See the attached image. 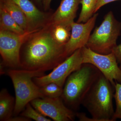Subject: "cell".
Segmentation results:
<instances>
[{
	"mask_svg": "<svg viewBox=\"0 0 121 121\" xmlns=\"http://www.w3.org/2000/svg\"><path fill=\"white\" fill-rule=\"evenodd\" d=\"M26 42L20 69L44 73L67 58L65 44L55 40L48 25L33 34Z\"/></svg>",
	"mask_w": 121,
	"mask_h": 121,
	"instance_id": "cell-1",
	"label": "cell"
},
{
	"mask_svg": "<svg viewBox=\"0 0 121 121\" xmlns=\"http://www.w3.org/2000/svg\"><path fill=\"white\" fill-rule=\"evenodd\" d=\"M115 90L110 81L101 73L82 103L97 121H114L113 105Z\"/></svg>",
	"mask_w": 121,
	"mask_h": 121,
	"instance_id": "cell-2",
	"label": "cell"
},
{
	"mask_svg": "<svg viewBox=\"0 0 121 121\" xmlns=\"http://www.w3.org/2000/svg\"><path fill=\"white\" fill-rule=\"evenodd\" d=\"M101 73L95 66L87 63L72 73L65 82L61 96L66 105L78 110Z\"/></svg>",
	"mask_w": 121,
	"mask_h": 121,
	"instance_id": "cell-3",
	"label": "cell"
},
{
	"mask_svg": "<svg viewBox=\"0 0 121 121\" xmlns=\"http://www.w3.org/2000/svg\"><path fill=\"white\" fill-rule=\"evenodd\" d=\"M7 74L11 78L15 90V104L13 113L15 116L20 113L26 105L32 100L44 97L40 87L33 80L34 78L44 75V73L10 68L7 71Z\"/></svg>",
	"mask_w": 121,
	"mask_h": 121,
	"instance_id": "cell-4",
	"label": "cell"
},
{
	"mask_svg": "<svg viewBox=\"0 0 121 121\" xmlns=\"http://www.w3.org/2000/svg\"><path fill=\"white\" fill-rule=\"evenodd\" d=\"M121 22L110 11L104 16L102 23L91 34L86 47L99 54H110L117 45V39L121 35Z\"/></svg>",
	"mask_w": 121,
	"mask_h": 121,
	"instance_id": "cell-5",
	"label": "cell"
},
{
	"mask_svg": "<svg viewBox=\"0 0 121 121\" xmlns=\"http://www.w3.org/2000/svg\"><path fill=\"white\" fill-rule=\"evenodd\" d=\"M41 29L26 31L23 34L0 30V53L4 65L10 68L20 69L21 48L33 34Z\"/></svg>",
	"mask_w": 121,
	"mask_h": 121,
	"instance_id": "cell-6",
	"label": "cell"
},
{
	"mask_svg": "<svg viewBox=\"0 0 121 121\" xmlns=\"http://www.w3.org/2000/svg\"><path fill=\"white\" fill-rule=\"evenodd\" d=\"M82 50L83 63L95 66L114 87L115 81L121 83V69L113 52L107 55L99 54L86 46L82 48Z\"/></svg>",
	"mask_w": 121,
	"mask_h": 121,
	"instance_id": "cell-7",
	"label": "cell"
},
{
	"mask_svg": "<svg viewBox=\"0 0 121 121\" xmlns=\"http://www.w3.org/2000/svg\"><path fill=\"white\" fill-rule=\"evenodd\" d=\"M83 64L81 48L76 50L54 68L48 74L35 77L33 78V80L40 87L50 83L54 82L63 87L69 76Z\"/></svg>",
	"mask_w": 121,
	"mask_h": 121,
	"instance_id": "cell-8",
	"label": "cell"
},
{
	"mask_svg": "<svg viewBox=\"0 0 121 121\" xmlns=\"http://www.w3.org/2000/svg\"><path fill=\"white\" fill-rule=\"evenodd\" d=\"M30 104L41 114L55 121H72L76 113L68 107L61 97L38 98Z\"/></svg>",
	"mask_w": 121,
	"mask_h": 121,
	"instance_id": "cell-9",
	"label": "cell"
},
{
	"mask_svg": "<svg viewBox=\"0 0 121 121\" xmlns=\"http://www.w3.org/2000/svg\"><path fill=\"white\" fill-rule=\"evenodd\" d=\"M98 15V13H95L85 23L74 21L71 24L70 37L65 44V52L67 57L76 50L86 46Z\"/></svg>",
	"mask_w": 121,
	"mask_h": 121,
	"instance_id": "cell-10",
	"label": "cell"
},
{
	"mask_svg": "<svg viewBox=\"0 0 121 121\" xmlns=\"http://www.w3.org/2000/svg\"><path fill=\"white\" fill-rule=\"evenodd\" d=\"M81 0H62L59 6L47 25L71 26L76 17Z\"/></svg>",
	"mask_w": 121,
	"mask_h": 121,
	"instance_id": "cell-11",
	"label": "cell"
},
{
	"mask_svg": "<svg viewBox=\"0 0 121 121\" xmlns=\"http://www.w3.org/2000/svg\"><path fill=\"white\" fill-rule=\"evenodd\" d=\"M17 5L26 16L31 31L42 28L47 22L45 13L39 10L30 0H10Z\"/></svg>",
	"mask_w": 121,
	"mask_h": 121,
	"instance_id": "cell-12",
	"label": "cell"
},
{
	"mask_svg": "<svg viewBox=\"0 0 121 121\" xmlns=\"http://www.w3.org/2000/svg\"><path fill=\"white\" fill-rule=\"evenodd\" d=\"M0 5L4 8L24 30L25 31H31L25 14L15 3L10 0H0Z\"/></svg>",
	"mask_w": 121,
	"mask_h": 121,
	"instance_id": "cell-13",
	"label": "cell"
},
{
	"mask_svg": "<svg viewBox=\"0 0 121 121\" xmlns=\"http://www.w3.org/2000/svg\"><path fill=\"white\" fill-rule=\"evenodd\" d=\"M15 99L7 89H2L0 92V121H9L14 112Z\"/></svg>",
	"mask_w": 121,
	"mask_h": 121,
	"instance_id": "cell-14",
	"label": "cell"
},
{
	"mask_svg": "<svg viewBox=\"0 0 121 121\" xmlns=\"http://www.w3.org/2000/svg\"><path fill=\"white\" fill-rule=\"evenodd\" d=\"M0 29V30L9 31L18 34H23L26 32L18 24L4 8L1 5Z\"/></svg>",
	"mask_w": 121,
	"mask_h": 121,
	"instance_id": "cell-15",
	"label": "cell"
},
{
	"mask_svg": "<svg viewBox=\"0 0 121 121\" xmlns=\"http://www.w3.org/2000/svg\"><path fill=\"white\" fill-rule=\"evenodd\" d=\"M97 1V0H81L82 9L77 22L85 23L93 16L95 13Z\"/></svg>",
	"mask_w": 121,
	"mask_h": 121,
	"instance_id": "cell-16",
	"label": "cell"
},
{
	"mask_svg": "<svg viewBox=\"0 0 121 121\" xmlns=\"http://www.w3.org/2000/svg\"><path fill=\"white\" fill-rule=\"evenodd\" d=\"M49 26L51 29L53 37L57 42L62 44H65L67 43L70 37L71 26L63 25Z\"/></svg>",
	"mask_w": 121,
	"mask_h": 121,
	"instance_id": "cell-17",
	"label": "cell"
},
{
	"mask_svg": "<svg viewBox=\"0 0 121 121\" xmlns=\"http://www.w3.org/2000/svg\"><path fill=\"white\" fill-rule=\"evenodd\" d=\"M40 87L41 93L44 97H60L62 94L63 87L55 83H50Z\"/></svg>",
	"mask_w": 121,
	"mask_h": 121,
	"instance_id": "cell-18",
	"label": "cell"
},
{
	"mask_svg": "<svg viewBox=\"0 0 121 121\" xmlns=\"http://www.w3.org/2000/svg\"><path fill=\"white\" fill-rule=\"evenodd\" d=\"M20 115L31 120L32 119L36 121H52L51 119L44 116L36 109L30 103L26 105L25 108Z\"/></svg>",
	"mask_w": 121,
	"mask_h": 121,
	"instance_id": "cell-19",
	"label": "cell"
},
{
	"mask_svg": "<svg viewBox=\"0 0 121 121\" xmlns=\"http://www.w3.org/2000/svg\"><path fill=\"white\" fill-rule=\"evenodd\" d=\"M114 98L116 102V108L115 111L114 121L117 119H121V83L115 82Z\"/></svg>",
	"mask_w": 121,
	"mask_h": 121,
	"instance_id": "cell-20",
	"label": "cell"
},
{
	"mask_svg": "<svg viewBox=\"0 0 121 121\" xmlns=\"http://www.w3.org/2000/svg\"><path fill=\"white\" fill-rule=\"evenodd\" d=\"M116 57L117 61L121 69V43L117 45L113 49L112 52Z\"/></svg>",
	"mask_w": 121,
	"mask_h": 121,
	"instance_id": "cell-21",
	"label": "cell"
},
{
	"mask_svg": "<svg viewBox=\"0 0 121 121\" xmlns=\"http://www.w3.org/2000/svg\"><path fill=\"white\" fill-rule=\"evenodd\" d=\"M117 0H97L95 6V13H96L97 11H98L99 9L105 5L107 4L108 3Z\"/></svg>",
	"mask_w": 121,
	"mask_h": 121,
	"instance_id": "cell-22",
	"label": "cell"
},
{
	"mask_svg": "<svg viewBox=\"0 0 121 121\" xmlns=\"http://www.w3.org/2000/svg\"><path fill=\"white\" fill-rule=\"evenodd\" d=\"M76 117H77L80 121H97L92 117L91 118L87 117L84 113H76Z\"/></svg>",
	"mask_w": 121,
	"mask_h": 121,
	"instance_id": "cell-23",
	"label": "cell"
},
{
	"mask_svg": "<svg viewBox=\"0 0 121 121\" xmlns=\"http://www.w3.org/2000/svg\"><path fill=\"white\" fill-rule=\"evenodd\" d=\"M31 120L29 118L20 115L19 116L16 115L15 117H12L9 121H29Z\"/></svg>",
	"mask_w": 121,
	"mask_h": 121,
	"instance_id": "cell-24",
	"label": "cell"
},
{
	"mask_svg": "<svg viewBox=\"0 0 121 121\" xmlns=\"http://www.w3.org/2000/svg\"><path fill=\"white\" fill-rule=\"evenodd\" d=\"M43 5L44 8L45 10L49 8L50 4L52 0H42Z\"/></svg>",
	"mask_w": 121,
	"mask_h": 121,
	"instance_id": "cell-25",
	"label": "cell"
},
{
	"mask_svg": "<svg viewBox=\"0 0 121 121\" xmlns=\"http://www.w3.org/2000/svg\"><path fill=\"white\" fill-rule=\"evenodd\" d=\"M36 0V1H37V2H40V1H41L42 0Z\"/></svg>",
	"mask_w": 121,
	"mask_h": 121,
	"instance_id": "cell-26",
	"label": "cell"
}]
</instances>
